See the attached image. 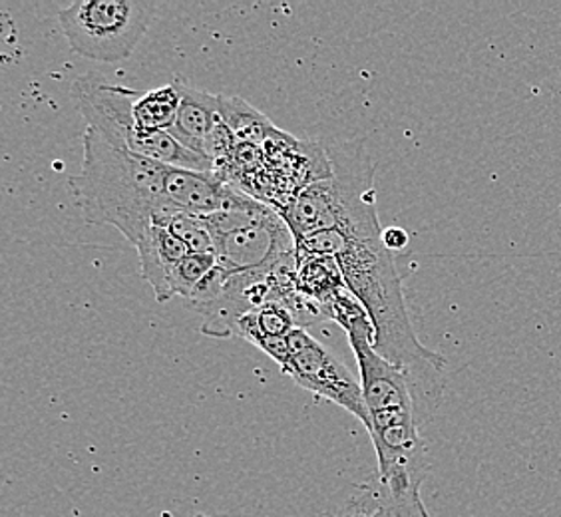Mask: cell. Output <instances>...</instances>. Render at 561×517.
Returning a JSON list of instances; mask_svg holds the SVG:
<instances>
[{"label":"cell","mask_w":561,"mask_h":517,"mask_svg":"<svg viewBox=\"0 0 561 517\" xmlns=\"http://www.w3.org/2000/svg\"><path fill=\"white\" fill-rule=\"evenodd\" d=\"M382 238V235H380ZM346 289L355 295L375 326V351L411 382L419 422L426 424L443 400L446 358L421 343L404 301L397 255L382 239L346 238L335 255Z\"/></svg>","instance_id":"1"},{"label":"cell","mask_w":561,"mask_h":517,"mask_svg":"<svg viewBox=\"0 0 561 517\" xmlns=\"http://www.w3.org/2000/svg\"><path fill=\"white\" fill-rule=\"evenodd\" d=\"M165 175L168 165L118 148L88 128L82 170L72 185L88 223L116 227L136 248L153 221L175 207L165 195Z\"/></svg>","instance_id":"2"},{"label":"cell","mask_w":561,"mask_h":517,"mask_svg":"<svg viewBox=\"0 0 561 517\" xmlns=\"http://www.w3.org/2000/svg\"><path fill=\"white\" fill-rule=\"evenodd\" d=\"M150 0H76L58 14L66 41L98 62L128 60L150 28Z\"/></svg>","instance_id":"3"},{"label":"cell","mask_w":561,"mask_h":517,"mask_svg":"<svg viewBox=\"0 0 561 517\" xmlns=\"http://www.w3.org/2000/svg\"><path fill=\"white\" fill-rule=\"evenodd\" d=\"M331 163V177L324 180L335 229L346 238L365 241L380 239L375 163L363 141H336L324 148Z\"/></svg>","instance_id":"4"},{"label":"cell","mask_w":561,"mask_h":517,"mask_svg":"<svg viewBox=\"0 0 561 517\" xmlns=\"http://www.w3.org/2000/svg\"><path fill=\"white\" fill-rule=\"evenodd\" d=\"M287 345L289 363L283 368V372L291 377L295 384L345 409L356 421H360L368 432L370 416L360 380H356L351 370L331 351L317 343L313 336L307 333V329L291 331L287 336Z\"/></svg>","instance_id":"5"},{"label":"cell","mask_w":561,"mask_h":517,"mask_svg":"<svg viewBox=\"0 0 561 517\" xmlns=\"http://www.w3.org/2000/svg\"><path fill=\"white\" fill-rule=\"evenodd\" d=\"M214 239L217 265L231 275L270 269L283 255L297 249L291 229L275 209L251 226Z\"/></svg>","instance_id":"6"},{"label":"cell","mask_w":561,"mask_h":517,"mask_svg":"<svg viewBox=\"0 0 561 517\" xmlns=\"http://www.w3.org/2000/svg\"><path fill=\"white\" fill-rule=\"evenodd\" d=\"M138 96V90L114 84L104 76L84 74L76 78V106L87 119L88 128L124 150L140 129L134 119V102Z\"/></svg>","instance_id":"7"},{"label":"cell","mask_w":561,"mask_h":517,"mask_svg":"<svg viewBox=\"0 0 561 517\" xmlns=\"http://www.w3.org/2000/svg\"><path fill=\"white\" fill-rule=\"evenodd\" d=\"M165 195L180 211L209 217L224 211H239L260 204L239 192L236 185L227 184L216 172H192L168 168Z\"/></svg>","instance_id":"8"},{"label":"cell","mask_w":561,"mask_h":517,"mask_svg":"<svg viewBox=\"0 0 561 517\" xmlns=\"http://www.w3.org/2000/svg\"><path fill=\"white\" fill-rule=\"evenodd\" d=\"M136 249L140 255L141 277L150 283L156 301H170L172 273L192 251L170 229L156 226L140 239Z\"/></svg>","instance_id":"9"},{"label":"cell","mask_w":561,"mask_h":517,"mask_svg":"<svg viewBox=\"0 0 561 517\" xmlns=\"http://www.w3.org/2000/svg\"><path fill=\"white\" fill-rule=\"evenodd\" d=\"M178 80L182 90V102L170 134L187 150L204 156L207 138L221 122L219 96L190 87L182 76H178Z\"/></svg>","instance_id":"10"},{"label":"cell","mask_w":561,"mask_h":517,"mask_svg":"<svg viewBox=\"0 0 561 517\" xmlns=\"http://www.w3.org/2000/svg\"><path fill=\"white\" fill-rule=\"evenodd\" d=\"M219 110L236 140L243 146L263 148L267 141L280 134V129L275 128L260 110L249 106L241 97L219 96Z\"/></svg>","instance_id":"11"},{"label":"cell","mask_w":561,"mask_h":517,"mask_svg":"<svg viewBox=\"0 0 561 517\" xmlns=\"http://www.w3.org/2000/svg\"><path fill=\"white\" fill-rule=\"evenodd\" d=\"M182 102L180 80L173 78L168 87L140 92L134 102V119L146 131H170L178 119Z\"/></svg>","instance_id":"12"},{"label":"cell","mask_w":561,"mask_h":517,"mask_svg":"<svg viewBox=\"0 0 561 517\" xmlns=\"http://www.w3.org/2000/svg\"><path fill=\"white\" fill-rule=\"evenodd\" d=\"M299 255V291L323 305L331 295L345 289L339 261L323 255Z\"/></svg>","instance_id":"13"},{"label":"cell","mask_w":561,"mask_h":517,"mask_svg":"<svg viewBox=\"0 0 561 517\" xmlns=\"http://www.w3.org/2000/svg\"><path fill=\"white\" fill-rule=\"evenodd\" d=\"M162 227L170 229L175 238L182 239L192 253H214L216 255V239L207 226L206 217L175 209L163 221Z\"/></svg>","instance_id":"14"},{"label":"cell","mask_w":561,"mask_h":517,"mask_svg":"<svg viewBox=\"0 0 561 517\" xmlns=\"http://www.w3.org/2000/svg\"><path fill=\"white\" fill-rule=\"evenodd\" d=\"M217 267V258L214 253H190L187 257L175 267L170 279V297H184L192 299L199 283Z\"/></svg>","instance_id":"15"},{"label":"cell","mask_w":561,"mask_h":517,"mask_svg":"<svg viewBox=\"0 0 561 517\" xmlns=\"http://www.w3.org/2000/svg\"><path fill=\"white\" fill-rule=\"evenodd\" d=\"M382 245L389 249L390 253H399L409 245L411 235L402 227L390 226L382 229Z\"/></svg>","instance_id":"16"},{"label":"cell","mask_w":561,"mask_h":517,"mask_svg":"<svg viewBox=\"0 0 561 517\" xmlns=\"http://www.w3.org/2000/svg\"><path fill=\"white\" fill-rule=\"evenodd\" d=\"M367 517H387V514H385V509H382V506H380V502H378L377 497V509H375V514H370V516Z\"/></svg>","instance_id":"17"},{"label":"cell","mask_w":561,"mask_h":517,"mask_svg":"<svg viewBox=\"0 0 561 517\" xmlns=\"http://www.w3.org/2000/svg\"><path fill=\"white\" fill-rule=\"evenodd\" d=\"M195 517H209V516H206V514H197V516Z\"/></svg>","instance_id":"18"}]
</instances>
